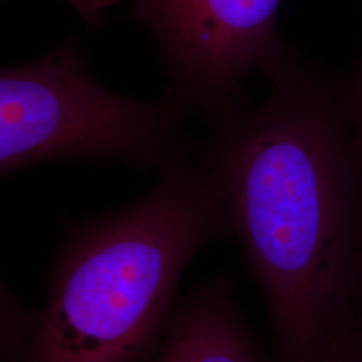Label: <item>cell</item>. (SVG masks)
I'll list each match as a JSON object with an SVG mask.
<instances>
[{
	"instance_id": "obj_7",
	"label": "cell",
	"mask_w": 362,
	"mask_h": 362,
	"mask_svg": "<svg viewBox=\"0 0 362 362\" xmlns=\"http://www.w3.org/2000/svg\"><path fill=\"white\" fill-rule=\"evenodd\" d=\"M344 100L357 139L362 145V57L354 74L349 81L344 82Z\"/></svg>"
},
{
	"instance_id": "obj_2",
	"label": "cell",
	"mask_w": 362,
	"mask_h": 362,
	"mask_svg": "<svg viewBox=\"0 0 362 362\" xmlns=\"http://www.w3.org/2000/svg\"><path fill=\"white\" fill-rule=\"evenodd\" d=\"M230 235L224 194L202 155L160 172L127 207L62 220L46 303L19 362L148 361L185 269Z\"/></svg>"
},
{
	"instance_id": "obj_3",
	"label": "cell",
	"mask_w": 362,
	"mask_h": 362,
	"mask_svg": "<svg viewBox=\"0 0 362 362\" xmlns=\"http://www.w3.org/2000/svg\"><path fill=\"white\" fill-rule=\"evenodd\" d=\"M192 116L169 95L139 100L91 76L78 39L0 71V173L52 160L119 163L163 172L200 155Z\"/></svg>"
},
{
	"instance_id": "obj_8",
	"label": "cell",
	"mask_w": 362,
	"mask_h": 362,
	"mask_svg": "<svg viewBox=\"0 0 362 362\" xmlns=\"http://www.w3.org/2000/svg\"><path fill=\"white\" fill-rule=\"evenodd\" d=\"M357 317H358V321L361 325L362 329V259H361V269H360V284H358V300H357Z\"/></svg>"
},
{
	"instance_id": "obj_1",
	"label": "cell",
	"mask_w": 362,
	"mask_h": 362,
	"mask_svg": "<svg viewBox=\"0 0 362 362\" xmlns=\"http://www.w3.org/2000/svg\"><path fill=\"white\" fill-rule=\"evenodd\" d=\"M248 100L208 125L200 155L263 293L275 362H321L357 315L362 145L344 82L294 52Z\"/></svg>"
},
{
	"instance_id": "obj_5",
	"label": "cell",
	"mask_w": 362,
	"mask_h": 362,
	"mask_svg": "<svg viewBox=\"0 0 362 362\" xmlns=\"http://www.w3.org/2000/svg\"><path fill=\"white\" fill-rule=\"evenodd\" d=\"M146 362H266L233 296V282L215 276L177 303Z\"/></svg>"
},
{
	"instance_id": "obj_4",
	"label": "cell",
	"mask_w": 362,
	"mask_h": 362,
	"mask_svg": "<svg viewBox=\"0 0 362 362\" xmlns=\"http://www.w3.org/2000/svg\"><path fill=\"white\" fill-rule=\"evenodd\" d=\"M281 0H133L155 37L165 95L209 125L247 101L243 79H267L294 55L278 34Z\"/></svg>"
},
{
	"instance_id": "obj_6",
	"label": "cell",
	"mask_w": 362,
	"mask_h": 362,
	"mask_svg": "<svg viewBox=\"0 0 362 362\" xmlns=\"http://www.w3.org/2000/svg\"><path fill=\"white\" fill-rule=\"evenodd\" d=\"M321 362H362V329L357 317L334 337Z\"/></svg>"
}]
</instances>
